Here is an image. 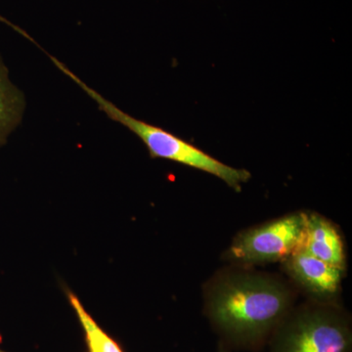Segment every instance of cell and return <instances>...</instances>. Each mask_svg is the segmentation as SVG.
Segmentation results:
<instances>
[{"label":"cell","mask_w":352,"mask_h":352,"mask_svg":"<svg viewBox=\"0 0 352 352\" xmlns=\"http://www.w3.org/2000/svg\"><path fill=\"white\" fill-rule=\"evenodd\" d=\"M307 212H296L240 235L231 245V258L244 263L286 261L300 252Z\"/></svg>","instance_id":"cell-3"},{"label":"cell","mask_w":352,"mask_h":352,"mask_svg":"<svg viewBox=\"0 0 352 352\" xmlns=\"http://www.w3.org/2000/svg\"><path fill=\"white\" fill-rule=\"evenodd\" d=\"M50 59L62 73L68 76L73 82L82 88L83 91L97 104L99 110L106 113L109 119L119 122L140 138L152 157L168 160L217 176L236 191H240L243 183L249 182L251 178V173L249 171L227 166L204 152L200 148L196 147L184 139L178 138L171 132L132 117L102 96L94 88L83 82L56 58L51 56Z\"/></svg>","instance_id":"cell-2"},{"label":"cell","mask_w":352,"mask_h":352,"mask_svg":"<svg viewBox=\"0 0 352 352\" xmlns=\"http://www.w3.org/2000/svg\"><path fill=\"white\" fill-rule=\"evenodd\" d=\"M66 295L69 305L75 311L76 318L82 326L87 352H124L119 342L104 331L85 309L75 293L67 289Z\"/></svg>","instance_id":"cell-8"},{"label":"cell","mask_w":352,"mask_h":352,"mask_svg":"<svg viewBox=\"0 0 352 352\" xmlns=\"http://www.w3.org/2000/svg\"><path fill=\"white\" fill-rule=\"evenodd\" d=\"M346 324L330 312L315 310L296 317L277 344L276 352H349Z\"/></svg>","instance_id":"cell-4"},{"label":"cell","mask_w":352,"mask_h":352,"mask_svg":"<svg viewBox=\"0 0 352 352\" xmlns=\"http://www.w3.org/2000/svg\"><path fill=\"white\" fill-rule=\"evenodd\" d=\"M289 275L303 289L319 298H331L339 291L344 270L309 256L296 252L285 261Z\"/></svg>","instance_id":"cell-5"},{"label":"cell","mask_w":352,"mask_h":352,"mask_svg":"<svg viewBox=\"0 0 352 352\" xmlns=\"http://www.w3.org/2000/svg\"><path fill=\"white\" fill-rule=\"evenodd\" d=\"M0 352H6V351H2L1 349H0Z\"/></svg>","instance_id":"cell-9"},{"label":"cell","mask_w":352,"mask_h":352,"mask_svg":"<svg viewBox=\"0 0 352 352\" xmlns=\"http://www.w3.org/2000/svg\"><path fill=\"white\" fill-rule=\"evenodd\" d=\"M25 109V95L10 78L0 55V148L21 124Z\"/></svg>","instance_id":"cell-7"},{"label":"cell","mask_w":352,"mask_h":352,"mask_svg":"<svg viewBox=\"0 0 352 352\" xmlns=\"http://www.w3.org/2000/svg\"><path fill=\"white\" fill-rule=\"evenodd\" d=\"M289 305L288 291L277 282L240 275L220 283L208 302L212 320L239 339H254L276 325Z\"/></svg>","instance_id":"cell-1"},{"label":"cell","mask_w":352,"mask_h":352,"mask_svg":"<svg viewBox=\"0 0 352 352\" xmlns=\"http://www.w3.org/2000/svg\"><path fill=\"white\" fill-rule=\"evenodd\" d=\"M300 252L344 270V242L338 229L327 219L316 214H307L305 238Z\"/></svg>","instance_id":"cell-6"}]
</instances>
